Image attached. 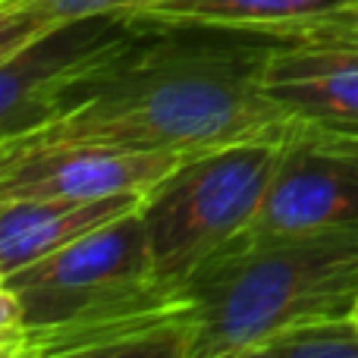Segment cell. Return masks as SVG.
Segmentation results:
<instances>
[{"mask_svg": "<svg viewBox=\"0 0 358 358\" xmlns=\"http://www.w3.org/2000/svg\"><path fill=\"white\" fill-rule=\"evenodd\" d=\"M358 229V129L292 120L252 236Z\"/></svg>", "mask_w": 358, "mask_h": 358, "instance_id": "5b68a950", "label": "cell"}, {"mask_svg": "<svg viewBox=\"0 0 358 358\" xmlns=\"http://www.w3.org/2000/svg\"><path fill=\"white\" fill-rule=\"evenodd\" d=\"M57 25L63 22L41 16V13H29V10H16V6L0 3V63L16 57L19 50H25L31 41L54 31Z\"/></svg>", "mask_w": 358, "mask_h": 358, "instance_id": "5bb4252c", "label": "cell"}, {"mask_svg": "<svg viewBox=\"0 0 358 358\" xmlns=\"http://www.w3.org/2000/svg\"><path fill=\"white\" fill-rule=\"evenodd\" d=\"M0 280H3V267H0Z\"/></svg>", "mask_w": 358, "mask_h": 358, "instance_id": "ac0fdd59", "label": "cell"}, {"mask_svg": "<svg viewBox=\"0 0 358 358\" xmlns=\"http://www.w3.org/2000/svg\"><path fill=\"white\" fill-rule=\"evenodd\" d=\"M283 136L189 155L145 192L138 214L157 283L185 286L204 261L252 227L277 173Z\"/></svg>", "mask_w": 358, "mask_h": 358, "instance_id": "3957f363", "label": "cell"}, {"mask_svg": "<svg viewBox=\"0 0 358 358\" xmlns=\"http://www.w3.org/2000/svg\"><path fill=\"white\" fill-rule=\"evenodd\" d=\"M283 41L214 25L129 22L63 85L54 117L13 142H101L189 157L283 136L292 117L264 94L267 60Z\"/></svg>", "mask_w": 358, "mask_h": 358, "instance_id": "6da1fadb", "label": "cell"}, {"mask_svg": "<svg viewBox=\"0 0 358 358\" xmlns=\"http://www.w3.org/2000/svg\"><path fill=\"white\" fill-rule=\"evenodd\" d=\"M25 358L63 355H161L192 358L195 308L185 286L155 283L92 315L25 330Z\"/></svg>", "mask_w": 358, "mask_h": 358, "instance_id": "52a82bcc", "label": "cell"}, {"mask_svg": "<svg viewBox=\"0 0 358 358\" xmlns=\"http://www.w3.org/2000/svg\"><path fill=\"white\" fill-rule=\"evenodd\" d=\"M352 317H355V321H358V302H355V308H352Z\"/></svg>", "mask_w": 358, "mask_h": 358, "instance_id": "e0dca14e", "label": "cell"}, {"mask_svg": "<svg viewBox=\"0 0 358 358\" xmlns=\"http://www.w3.org/2000/svg\"><path fill=\"white\" fill-rule=\"evenodd\" d=\"M3 280L22 299L25 330L92 315L157 283L138 208Z\"/></svg>", "mask_w": 358, "mask_h": 358, "instance_id": "277c9868", "label": "cell"}, {"mask_svg": "<svg viewBox=\"0 0 358 358\" xmlns=\"http://www.w3.org/2000/svg\"><path fill=\"white\" fill-rule=\"evenodd\" d=\"M185 292L195 308L192 358L258 355L267 340L358 302V229L242 233L204 261Z\"/></svg>", "mask_w": 358, "mask_h": 358, "instance_id": "7a4b0ae2", "label": "cell"}, {"mask_svg": "<svg viewBox=\"0 0 358 358\" xmlns=\"http://www.w3.org/2000/svg\"><path fill=\"white\" fill-rule=\"evenodd\" d=\"M179 155L136 151L101 142H6L0 145V201H94L145 195Z\"/></svg>", "mask_w": 358, "mask_h": 358, "instance_id": "8992f818", "label": "cell"}, {"mask_svg": "<svg viewBox=\"0 0 358 358\" xmlns=\"http://www.w3.org/2000/svg\"><path fill=\"white\" fill-rule=\"evenodd\" d=\"M264 94L292 120L358 129V16L286 38L267 60Z\"/></svg>", "mask_w": 358, "mask_h": 358, "instance_id": "9c48e42d", "label": "cell"}, {"mask_svg": "<svg viewBox=\"0 0 358 358\" xmlns=\"http://www.w3.org/2000/svg\"><path fill=\"white\" fill-rule=\"evenodd\" d=\"M358 16V0H142L129 22H182L296 38Z\"/></svg>", "mask_w": 358, "mask_h": 358, "instance_id": "30bf717a", "label": "cell"}, {"mask_svg": "<svg viewBox=\"0 0 358 358\" xmlns=\"http://www.w3.org/2000/svg\"><path fill=\"white\" fill-rule=\"evenodd\" d=\"M258 355L280 358H358V321L349 315L321 317L277 334L258 349Z\"/></svg>", "mask_w": 358, "mask_h": 358, "instance_id": "7c38bea8", "label": "cell"}, {"mask_svg": "<svg viewBox=\"0 0 358 358\" xmlns=\"http://www.w3.org/2000/svg\"><path fill=\"white\" fill-rule=\"evenodd\" d=\"M0 330H25V308L6 280H0Z\"/></svg>", "mask_w": 358, "mask_h": 358, "instance_id": "9a60e30c", "label": "cell"}, {"mask_svg": "<svg viewBox=\"0 0 358 358\" xmlns=\"http://www.w3.org/2000/svg\"><path fill=\"white\" fill-rule=\"evenodd\" d=\"M142 195H113L94 201H0V267L3 277L38 258L94 233L129 214Z\"/></svg>", "mask_w": 358, "mask_h": 358, "instance_id": "8fae6325", "label": "cell"}, {"mask_svg": "<svg viewBox=\"0 0 358 358\" xmlns=\"http://www.w3.org/2000/svg\"><path fill=\"white\" fill-rule=\"evenodd\" d=\"M126 31V16L76 19L57 25L0 63V145L48 123L63 85L92 60L107 54Z\"/></svg>", "mask_w": 358, "mask_h": 358, "instance_id": "ba28073f", "label": "cell"}, {"mask_svg": "<svg viewBox=\"0 0 358 358\" xmlns=\"http://www.w3.org/2000/svg\"><path fill=\"white\" fill-rule=\"evenodd\" d=\"M0 3L41 13V16H50L57 22H76V19L88 16H126L142 0H0Z\"/></svg>", "mask_w": 358, "mask_h": 358, "instance_id": "4fadbf2b", "label": "cell"}, {"mask_svg": "<svg viewBox=\"0 0 358 358\" xmlns=\"http://www.w3.org/2000/svg\"><path fill=\"white\" fill-rule=\"evenodd\" d=\"M25 330H0V358H25Z\"/></svg>", "mask_w": 358, "mask_h": 358, "instance_id": "2e32d148", "label": "cell"}]
</instances>
